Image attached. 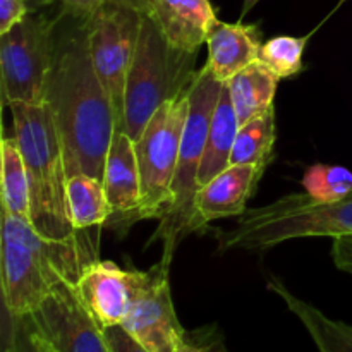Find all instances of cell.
Segmentation results:
<instances>
[{
    "instance_id": "836d02e7",
    "label": "cell",
    "mask_w": 352,
    "mask_h": 352,
    "mask_svg": "<svg viewBox=\"0 0 352 352\" xmlns=\"http://www.w3.org/2000/svg\"><path fill=\"white\" fill-rule=\"evenodd\" d=\"M36 332H38V330H36ZM38 340H40V352H55L50 346H48L47 340H45L43 337L40 336V333H38Z\"/></svg>"
},
{
    "instance_id": "d4e9b609",
    "label": "cell",
    "mask_w": 352,
    "mask_h": 352,
    "mask_svg": "<svg viewBox=\"0 0 352 352\" xmlns=\"http://www.w3.org/2000/svg\"><path fill=\"white\" fill-rule=\"evenodd\" d=\"M177 352H227V347L220 332L212 327H205L192 332L186 330Z\"/></svg>"
},
{
    "instance_id": "2e32d148",
    "label": "cell",
    "mask_w": 352,
    "mask_h": 352,
    "mask_svg": "<svg viewBox=\"0 0 352 352\" xmlns=\"http://www.w3.org/2000/svg\"><path fill=\"white\" fill-rule=\"evenodd\" d=\"M206 67L219 81L229 82L261 57V31L256 24L219 23L213 26L208 40Z\"/></svg>"
},
{
    "instance_id": "cb8c5ba5",
    "label": "cell",
    "mask_w": 352,
    "mask_h": 352,
    "mask_svg": "<svg viewBox=\"0 0 352 352\" xmlns=\"http://www.w3.org/2000/svg\"><path fill=\"white\" fill-rule=\"evenodd\" d=\"M305 191L320 201H336L352 191V172L337 165H311L302 177Z\"/></svg>"
},
{
    "instance_id": "1f68e13d",
    "label": "cell",
    "mask_w": 352,
    "mask_h": 352,
    "mask_svg": "<svg viewBox=\"0 0 352 352\" xmlns=\"http://www.w3.org/2000/svg\"><path fill=\"white\" fill-rule=\"evenodd\" d=\"M54 2L55 0H28V6H30L31 12H40L41 7H47Z\"/></svg>"
},
{
    "instance_id": "277c9868",
    "label": "cell",
    "mask_w": 352,
    "mask_h": 352,
    "mask_svg": "<svg viewBox=\"0 0 352 352\" xmlns=\"http://www.w3.org/2000/svg\"><path fill=\"white\" fill-rule=\"evenodd\" d=\"M302 237H352V191L336 201L296 192L260 208L246 210L230 230L217 234L219 248L268 250Z\"/></svg>"
},
{
    "instance_id": "52a82bcc",
    "label": "cell",
    "mask_w": 352,
    "mask_h": 352,
    "mask_svg": "<svg viewBox=\"0 0 352 352\" xmlns=\"http://www.w3.org/2000/svg\"><path fill=\"white\" fill-rule=\"evenodd\" d=\"M189 112V91L165 102L144 127L136 144L141 179L140 220H162L170 210L172 182Z\"/></svg>"
},
{
    "instance_id": "5bb4252c",
    "label": "cell",
    "mask_w": 352,
    "mask_h": 352,
    "mask_svg": "<svg viewBox=\"0 0 352 352\" xmlns=\"http://www.w3.org/2000/svg\"><path fill=\"white\" fill-rule=\"evenodd\" d=\"M265 168L254 165H229L203 186L196 196L199 230L219 219L237 217L248 210V199L256 189Z\"/></svg>"
},
{
    "instance_id": "d6986e66",
    "label": "cell",
    "mask_w": 352,
    "mask_h": 352,
    "mask_svg": "<svg viewBox=\"0 0 352 352\" xmlns=\"http://www.w3.org/2000/svg\"><path fill=\"white\" fill-rule=\"evenodd\" d=\"M67 208L76 232L107 223L112 217L103 179L89 174L71 175L67 181Z\"/></svg>"
},
{
    "instance_id": "83f0119b",
    "label": "cell",
    "mask_w": 352,
    "mask_h": 352,
    "mask_svg": "<svg viewBox=\"0 0 352 352\" xmlns=\"http://www.w3.org/2000/svg\"><path fill=\"white\" fill-rule=\"evenodd\" d=\"M105 337L113 352H148L136 342L120 325L105 329Z\"/></svg>"
},
{
    "instance_id": "6da1fadb",
    "label": "cell",
    "mask_w": 352,
    "mask_h": 352,
    "mask_svg": "<svg viewBox=\"0 0 352 352\" xmlns=\"http://www.w3.org/2000/svg\"><path fill=\"white\" fill-rule=\"evenodd\" d=\"M45 103L60 140L69 177L89 174L103 179L117 117L93 67L82 23L57 43Z\"/></svg>"
},
{
    "instance_id": "e0dca14e",
    "label": "cell",
    "mask_w": 352,
    "mask_h": 352,
    "mask_svg": "<svg viewBox=\"0 0 352 352\" xmlns=\"http://www.w3.org/2000/svg\"><path fill=\"white\" fill-rule=\"evenodd\" d=\"M278 81L280 79L258 60L226 82L241 126L274 109Z\"/></svg>"
},
{
    "instance_id": "7402d4cb",
    "label": "cell",
    "mask_w": 352,
    "mask_h": 352,
    "mask_svg": "<svg viewBox=\"0 0 352 352\" xmlns=\"http://www.w3.org/2000/svg\"><path fill=\"white\" fill-rule=\"evenodd\" d=\"M275 134V107L263 116L243 124L234 143L230 165H254L267 168L274 157Z\"/></svg>"
},
{
    "instance_id": "44dd1931",
    "label": "cell",
    "mask_w": 352,
    "mask_h": 352,
    "mask_svg": "<svg viewBox=\"0 0 352 352\" xmlns=\"http://www.w3.org/2000/svg\"><path fill=\"white\" fill-rule=\"evenodd\" d=\"M0 155H2V212L31 223L30 179L16 136L3 138Z\"/></svg>"
},
{
    "instance_id": "ac0fdd59",
    "label": "cell",
    "mask_w": 352,
    "mask_h": 352,
    "mask_svg": "<svg viewBox=\"0 0 352 352\" xmlns=\"http://www.w3.org/2000/svg\"><path fill=\"white\" fill-rule=\"evenodd\" d=\"M239 127V119H237L232 102H230L227 86L223 85L222 95H220L217 109L213 112L212 124H210L205 155H203L201 167H199V189L208 184L215 175H219L220 172H223L230 165V157H232L234 143H236Z\"/></svg>"
},
{
    "instance_id": "8992f818",
    "label": "cell",
    "mask_w": 352,
    "mask_h": 352,
    "mask_svg": "<svg viewBox=\"0 0 352 352\" xmlns=\"http://www.w3.org/2000/svg\"><path fill=\"white\" fill-rule=\"evenodd\" d=\"M226 82L219 81L206 65L198 71L195 82L189 89V112L186 120L184 134L181 141L177 170L172 182L170 210L160 220L157 234L151 237V243H164V260L168 265L177 244L188 234L199 230L198 215H196V196H198V174L205 155L206 140H208L210 124L217 109L220 95Z\"/></svg>"
},
{
    "instance_id": "9c48e42d",
    "label": "cell",
    "mask_w": 352,
    "mask_h": 352,
    "mask_svg": "<svg viewBox=\"0 0 352 352\" xmlns=\"http://www.w3.org/2000/svg\"><path fill=\"white\" fill-rule=\"evenodd\" d=\"M143 12L122 0H107L89 19L81 21L86 30L89 57L103 88L112 100L117 131H124V95L136 54Z\"/></svg>"
},
{
    "instance_id": "3957f363",
    "label": "cell",
    "mask_w": 352,
    "mask_h": 352,
    "mask_svg": "<svg viewBox=\"0 0 352 352\" xmlns=\"http://www.w3.org/2000/svg\"><path fill=\"white\" fill-rule=\"evenodd\" d=\"M14 136L19 143L31 189V226L43 239L78 236L67 208V168L47 103H10Z\"/></svg>"
},
{
    "instance_id": "f546056e",
    "label": "cell",
    "mask_w": 352,
    "mask_h": 352,
    "mask_svg": "<svg viewBox=\"0 0 352 352\" xmlns=\"http://www.w3.org/2000/svg\"><path fill=\"white\" fill-rule=\"evenodd\" d=\"M2 352H17L16 351V336H14L12 318H10V330H9V333H7L6 339H3V349H2Z\"/></svg>"
},
{
    "instance_id": "ffe728a7",
    "label": "cell",
    "mask_w": 352,
    "mask_h": 352,
    "mask_svg": "<svg viewBox=\"0 0 352 352\" xmlns=\"http://www.w3.org/2000/svg\"><path fill=\"white\" fill-rule=\"evenodd\" d=\"M268 287L277 292L289 309L301 320L320 352H352V327L329 320L322 311L291 294L278 280H272Z\"/></svg>"
},
{
    "instance_id": "7a4b0ae2",
    "label": "cell",
    "mask_w": 352,
    "mask_h": 352,
    "mask_svg": "<svg viewBox=\"0 0 352 352\" xmlns=\"http://www.w3.org/2000/svg\"><path fill=\"white\" fill-rule=\"evenodd\" d=\"M78 236L67 241L43 239L30 222L2 212V294L7 315L24 318L36 311L62 280L78 284L98 250Z\"/></svg>"
},
{
    "instance_id": "d6a6232c",
    "label": "cell",
    "mask_w": 352,
    "mask_h": 352,
    "mask_svg": "<svg viewBox=\"0 0 352 352\" xmlns=\"http://www.w3.org/2000/svg\"><path fill=\"white\" fill-rule=\"evenodd\" d=\"M260 2V0H244V3H243V14H241V16H246L248 12H250L251 9H253L254 6H256V3Z\"/></svg>"
},
{
    "instance_id": "4fadbf2b",
    "label": "cell",
    "mask_w": 352,
    "mask_h": 352,
    "mask_svg": "<svg viewBox=\"0 0 352 352\" xmlns=\"http://www.w3.org/2000/svg\"><path fill=\"white\" fill-rule=\"evenodd\" d=\"M103 186L116 227L127 229L138 222L141 206V179L136 144L124 131H116L103 170ZM109 220V222H110Z\"/></svg>"
},
{
    "instance_id": "f1b7e54d",
    "label": "cell",
    "mask_w": 352,
    "mask_h": 352,
    "mask_svg": "<svg viewBox=\"0 0 352 352\" xmlns=\"http://www.w3.org/2000/svg\"><path fill=\"white\" fill-rule=\"evenodd\" d=\"M58 2L64 7L65 14L78 21H86L93 14L98 12L105 6L107 0H58Z\"/></svg>"
},
{
    "instance_id": "484cf974",
    "label": "cell",
    "mask_w": 352,
    "mask_h": 352,
    "mask_svg": "<svg viewBox=\"0 0 352 352\" xmlns=\"http://www.w3.org/2000/svg\"><path fill=\"white\" fill-rule=\"evenodd\" d=\"M12 318V316H10ZM14 336H16L17 352H40V340L30 316L24 318H12Z\"/></svg>"
},
{
    "instance_id": "9a60e30c",
    "label": "cell",
    "mask_w": 352,
    "mask_h": 352,
    "mask_svg": "<svg viewBox=\"0 0 352 352\" xmlns=\"http://www.w3.org/2000/svg\"><path fill=\"white\" fill-rule=\"evenodd\" d=\"M144 14L172 47L184 52H199L219 23L210 0H155Z\"/></svg>"
},
{
    "instance_id": "4dcf8cb0",
    "label": "cell",
    "mask_w": 352,
    "mask_h": 352,
    "mask_svg": "<svg viewBox=\"0 0 352 352\" xmlns=\"http://www.w3.org/2000/svg\"><path fill=\"white\" fill-rule=\"evenodd\" d=\"M122 2L129 3V6H133L134 9H138L140 12H146V10L150 9V6L155 2V0H122Z\"/></svg>"
},
{
    "instance_id": "603a6c76",
    "label": "cell",
    "mask_w": 352,
    "mask_h": 352,
    "mask_svg": "<svg viewBox=\"0 0 352 352\" xmlns=\"http://www.w3.org/2000/svg\"><path fill=\"white\" fill-rule=\"evenodd\" d=\"M306 38L274 36L261 47L260 62L267 65L278 79H289L302 71Z\"/></svg>"
},
{
    "instance_id": "8fae6325",
    "label": "cell",
    "mask_w": 352,
    "mask_h": 352,
    "mask_svg": "<svg viewBox=\"0 0 352 352\" xmlns=\"http://www.w3.org/2000/svg\"><path fill=\"white\" fill-rule=\"evenodd\" d=\"M160 263L148 272L124 270L112 261H93L76 284L79 299L103 330L122 325L136 299L164 274Z\"/></svg>"
},
{
    "instance_id": "30bf717a",
    "label": "cell",
    "mask_w": 352,
    "mask_h": 352,
    "mask_svg": "<svg viewBox=\"0 0 352 352\" xmlns=\"http://www.w3.org/2000/svg\"><path fill=\"white\" fill-rule=\"evenodd\" d=\"M30 318L55 352H113L105 330L79 299L76 282L55 285Z\"/></svg>"
},
{
    "instance_id": "ba28073f",
    "label": "cell",
    "mask_w": 352,
    "mask_h": 352,
    "mask_svg": "<svg viewBox=\"0 0 352 352\" xmlns=\"http://www.w3.org/2000/svg\"><path fill=\"white\" fill-rule=\"evenodd\" d=\"M57 19L31 12L19 24L0 34L2 103L45 102L47 82L57 54Z\"/></svg>"
},
{
    "instance_id": "7c38bea8",
    "label": "cell",
    "mask_w": 352,
    "mask_h": 352,
    "mask_svg": "<svg viewBox=\"0 0 352 352\" xmlns=\"http://www.w3.org/2000/svg\"><path fill=\"white\" fill-rule=\"evenodd\" d=\"M120 327L148 352H177L186 330L175 315L167 270L136 299Z\"/></svg>"
},
{
    "instance_id": "5b68a950",
    "label": "cell",
    "mask_w": 352,
    "mask_h": 352,
    "mask_svg": "<svg viewBox=\"0 0 352 352\" xmlns=\"http://www.w3.org/2000/svg\"><path fill=\"white\" fill-rule=\"evenodd\" d=\"M198 52L172 47L157 24L143 12L136 54L124 95V133L133 141L140 140L153 113L168 100L191 89Z\"/></svg>"
},
{
    "instance_id": "4316f807",
    "label": "cell",
    "mask_w": 352,
    "mask_h": 352,
    "mask_svg": "<svg viewBox=\"0 0 352 352\" xmlns=\"http://www.w3.org/2000/svg\"><path fill=\"white\" fill-rule=\"evenodd\" d=\"M31 14L28 0H0V34L12 30Z\"/></svg>"
}]
</instances>
